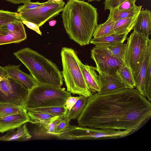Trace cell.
I'll use <instances>...</instances> for the list:
<instances>
[{
	"mask_svg": "<svg viewBox=\"0 0 151 151\" xmlns=\"http://www.w3.org/2000/svg\"><path fill=\"white\" fill-rule=\"evenodd\" d=\"M151 116V104L137 89L126 88L87 98L77 120L79 125L97 129L137 131Z\"/></svg>",
	"mask_w": 151,
	"mask_h": 151,
	"instance_id": "obj_1",
	"label": "cell"
},
{
	"mask_svg": "<svg viewBox=\"0 0 151 151\" xmlns=\"http://www.w3.org/2000/svg\"><path fill=\"white\" fill-rule=\"evenodd\" d=\"M62 12L63 22L70 38L80 46L88 45L98 25L97 9L84 0H68Z\"/></svg>",
	"mask_w": 151,
	"mask_h": 151,
	"instance_id": "obj_2",
	"label": "cell"
},
{
	"mask_svg": "<svg viewBox=\"0 0 151 151\" xmlns=\"http://www.w3.org/2000/svg\"><path fill=\"white\" fill-rule=\"evenodd\" d=\"M27 68L38 84L61 87L63 84L62 72L56 65L37 52L29 47L13 53Z\"/></svg>",
	"mask_w": 151,
	"mask_h": 151,
	"instance_id": "obj_3",
	"label": "cell"
},
{
	"mask_svg": "<svg viewBox=\"0 0 151 151\" xmlns=\"http://www.w3.org/2000/svg\"><path fill=\"white\" fill-rule=\"evenodd\" d=\"M61 56L63 74L68 91L87 98L93 94L84 78L80 65L81 60L75 51L71 48L63 47Z\"/></svg>",
	"mask_w": 151,
	"mask_h": 151,
	"instance_id": "obj_4",
	"label": "cell"
},
{
	"mask_svg": "<svg viewBox=\"0 0 151 151\" xmlns=\"http://www.w3.org/2000/svg\"><path fill=\"white\" fill-rule=\"evenodd\" d=\"M71 93L60 87L38 84L29 90L24 107L32 109L50 106H65Z\"/></svg>",
	"mask_w": 151,
	"mask_h": 151,
	"instance_id": "obj_5",
	"label": "cell"
},
{
	"mask_svg": "<svg viewBox=\"0 0 151 151\" xmlns=\"http://www.w3.org/2000/svg\"><path fill=\"white\" fill-rule=\"evenodd\" d=\"M129 131L97 129L70 125L67 130L55 134L54 136L65 139H116L127 136Z\"/></svg>",
	"mask_w": 151,
	"mask_h": 151,
	"instance_id": "obj_6",
	"label": "cell"
},
{
	"mask_svg": "<svg viewBox=\"0 0 151 151\" xmlns=\"http://www.w3.org/2000/svg\"><path fill=\"white\" fill-rule=\"evenodd\" d=\"M127 40L124 64L133 73L138 71L141 65L149 39L133 31Z\"/></svg>",
	"mask_w": 151,
	"mask_h": 151,
	"instance_id": "obj_7",
	"label": "cell"
},
{
	"mask_svg": "<svg viewBox=\"0 0 151 151\" xmlns=\"http://www.w3.org/2000/svg\"><path fill=\"white\" fill-rule=\"evenodd\" d=\"M65 4L63 0L58 2L48 0L37 8L22 11L18 13L21 21L31 22L40 27L58 15L62 11Z\"/></svg>",
	"mask_w": 151,
	"mask_h": 151,
	"instance_id": "obj_8",
	"label": "cell"
},
{
	"mask_svg": "<svg viewBox=\"0 0 151 151\" xmlns=\"http://www.w3.org/2000/svg\"><path fill=\"white\" fill-rule=\"evenodd\" d=\"M28 92L22 83L10 78H3L0 82V102L24 107Z\"/></svg>",
	"mask_w": 151,
	"mask_h": 151,
	"instance_id": "obj_9",
	"label": "cell"
},
{
	"mask_svg": "<svg viewBox=\"0 0 151 151\" xmlns=\"http://www.w3.org/2000/svg\"><path fill=\"white\" fill-rule=\"evenodd\" d=\"M91 58L94 61L95 70L109 75L116 74L122 63L114 57L106 47L96 46L91 50Z\"/></svg>",
	"mask_w": 151,
	"mask_h": 151,
	"instance_id": "obj_10",
	"label": "cell"
},
{
	"mask_svg": "<svg viewBox=\"0 0 151 151\" xmlns=\"http://www.w3.org/2000/svg\"><path fill=\"white\" fill-rule=\"evenodd\" d=\"M98 73L100 88L98 93H105L126 88L123 81L116 73L109 75L101 72Z\"/></svg>",
	"mask_w": 151,
	"mask_h": 151,
	"instance_id": "obj_11",
	"label": "cell"
},
{
	"mask_svg": "<svg viewBox=\"0 0 151 151\" xmlns=\"http://www.w3.org/2000/svg\"><path fill=\"white\" fill-rule=\"evenodd\" d=\"M27 111L9 115L0 118V133L16 129L30 122Z\"/></svg>",
	"mask_w": 151,
	"mask_h": 151,
	"instance_id": "obj_12",
	"label": "cell"
},
{
	"mask_svg": "<svg viewBox=\"0 0 151 151\" xmlns=\"http://www.w3.org/2000/svg\"><path fill=\"white\" fill-rule=\"evenodd\" d=\"M20 65H9L3 67L9 77L20 82L30 90L38 84L31 75L21 70Z\"/></svg>",
	"mask_w": 151,
	"mask_h": 151,
	"instance_id": "obj_13",
	"label": "cell"
},
{
	"mask_svg": "<svg viewBox=\"0 0 151 151\" xmlns=\"http://www.w3.org/2000/svg\"><path fill=\"white\" fill-rule=\"evenodd\" d=\"M151 59V40L149 39L141 65L137 71L133 73L137 89L146 96L145 80L148 63Z\"/></svg>",
	"mask_w": 151,
	"mask_h": 151,
	"instance_id": "obj_14",
	"label": "cell"
},
{
	"mask_svg": "<svg viewBox=\"0 0 151 151\" xmlns=\"http://www.w3.org/2000/svg\"><path fill=\"white\" fill-rule=\"evenodd\" d=\"M134 31L149 38L151 34V12L147 9L141 10L133 27Z\"/></svg>",
	"mask_w": 151,
	"mask_h": 151,
	"instance_id": "obj_15",
	"label": "cell"
},
{
	"mask_svg": "<svg viewBox=\"0 0 151 151\" xmlns=\"http://www.w3.org/2000/svg\"><path fill=\"white\" fill-rule=\"evenodd\" d=\"M80 65L85 80L92 93L98 92L100 88V85L95 67L85 65L81 61Z\"/></svg>",
	"mask_w": 151,
	"mask_h": 151,
	"instance_id": "obj_16",
	"label": "cell"
},
{
	"mask_svg": "<svg viewBox=\"0 0 151 151\" xmlns=\"http://www.w3.org/2000/svg\"><path fill=\"white\" fill-rule=\"evenodd\" d=\"M138 14L116 21L111 30L109 35H127L133 29Z\"/></svg>",
	"mask_w": 151,
	"mask_h": 151,
	"instance_id": "obj_17",
	"label": "cell"
},
{
	"mask_svg": "<svg viewBox=\"0 0 151 151\" xmlns=\"http://www.w3.org/2000/svg\"><path fill=\"white\" fill-rule=\"evenodd\" d=\"M27 37L25 30L12 32L0 27V45L19 43Z\"/></svg>",
	"mask_w": 151,
	"mask_h": 151,
	"instance_id": "obj_18",
	"label": "cell"
},
{
	"mask_svg": "<svg viewBox=\"0 0 151 151\" xmlns=\"http://www.w3.org/2000/svg\"><path fill=\"white\" fill-rule=\"evenodd\" d=\"M127 35H112L104 37L92 39L90 43L95 46L107 47L112 46L119 43H124Z\"/></svg>",
	"mask_w": 151,
	"mask_h": 151,
	"instance_id": "obj_19",
	"label": "cell"
},
{
	"mask_svg": "<svg viewBox=\"0 0 151 151\" xmlns=\"http://www.w3.org/2000/svg\"><path fill=\"white\" fill-rule=\"evenodd\" d=\"M15 129L10 130L5 135L0 137V141H10L23 140L30 138L32 136L29 134L26 127V123Z\"/></svg>",
	"mask_w": 151,
	"mask_h": 151,
	"instance_id": "obj_20",
	"label": "cell"
},
{
	"mask_svg": "<svg viewBox=\"0 0 151 151\" xmlns=\"http://www.w3.org/2000/svg\"><path fill=\"white\" fill-rule=\"evenodd\" d=\"M116 73L120 78L126 88H134L136 87L133 72L127 65L124 64L122 65L117 70Z\"/></svg>",
	"mask_w": 151,
	"mask_h": 151,
	"instance_id": "obj_21",
	"label": "cell"
},
{
	"mask_svg": "<svg viewBox=\"0 0 151 151\" xmlns=\"http://www.w3.org/2000/svg\"><path fill=\"white\" fill-rule=\"evenodd\" d=\"M142 6H137L131 9L120 10L115 8L110 10L108 18H110L116 21L121 19L132 17L138 14L141 10Z\"/></svg>",
	"mask_w": 151,
	"mask_h": 151,
	"instance_id": "obj_22",
	"label": "cell"
},
{
	"mask_svg": "<svg viewBox=\"0 0 151 151\" xmlns=\"http://www.w3.org/2000/svg\"><path fill=\"white\" fill-rule=\"evenodd\" d=\"M88 98L81 96L72 108L68 111L64 119L69 122L71 119H75L79 116L86 103Z\"/></svg>",
	"mask_w": 151,
	"mask_h": 151,
	"instance_id": "obj_23",
	"label": "cell"
},
{
	"mask_svg": "<svg viewBox=\"0 0 151 151\" xmlns=\"http://www.w3.org/2000/svg\"><path fill=\"white\" fill-rule=\"evenodd\" d=\"M27 111L25 108L16 104L0 102V118Z\"/></svg>",
	"mask_w": 151,
	"mask_h": 151,
	"instance_id": "obj_24",
	"label": "cell"
},
{
	"mask_svg": "<svg viewBox=\"0 0 151 151\" xmlns=\"http://www.w3.org/2000/svg\"><path fill=\"white\" fill-rule=\"evenodd\" d=\"M68 111V109L65 106H63L39 108L29 109L27 111L45 113L64 119L65 118Z\"/></svg>",
	"mask_w": 151,
	"mask_h": 151,
	"instance_id": "obj_25",
	"label": "cell"
},
{
	"mask_svg": "<svg viewBox=\"0 0 151 151\" xmlns=\"http://www.w3.org/2000/svg\"><path fill=\"white\" fill-rule=\"evenodd\" d=\"M115 22L113 19L108 18L104 23L98 24L94 31L93 38H100L109 35L111 30Z\"/></svg>",
	"mask_w": 151,
	"mask_h": 151,
	"instance_id": "obj_26",
	"label": "cell"
},
{
	"mask_svg": "<svg viewBox=\"0 0 151 151\" xmlns=\"http://www.w3.org/2000/svg\"><path fill=\"white\" fill-rule=\"evenodd\" d=\"M27 111L30 119V122L34 124H40L49 123L59 118H61L45 113Z\"/></svg>",
	"mask_w": 151,
	"mask_h": 151,
	"instance_id": "obj_27",
	"label": "cell"
},
{
	"mask_svg": "<svg viewBox=\"0 0 151 151\" xmlns=\"http://www.w3.org/2000/svg\"><path fill=\"white\" fill-rule=\"evenodd\" d=\"M126 45V43H120L114 46L106 47L109 50L114 57L118 59L123 64H124Z\"/></svg>",
	"mask_w": 151,
	"mask_h": 151,
	"instance_id": "obj_28",
	"label": "cell"
},
{
	"mask_svg": "<svg viewBox=\"0 0 151 151\" xmlns=\"http://www.w3.org/2000/svg\"><path fill=\"white\" fill-rule=\"evenodd\" d=\"M15 20L21 21L18 12L0 10V27Z\"/></svg>",
	"mask_w": 151,
	"mask_h": 151,
	"instance_id": "obj_29",
	"label": "cell"
},
{
	"mask_svg": "<svg viewBox=\"0 0 151 151\" xmlns=\"http://www.w3.org/2000/svg\"><path fill=\"white\" fill-rule=\"evenodd\" d=\"M145 91L146 97L148 101H151V59L147 65L145 80Z\"/></svg>",
	"mask_w": 151,
	"mask_h": 151,
	"instance_id": "obj_30",
	"label": "cell"
},
{
	"mask_svg": "<svg viewBox=\"0 0 151 151\" xmlns=\"http://www.w3.org/2000/svg\"><path fill=\"white\" fill-rule=\"evenodd\" d=\"M62 119L63 118H59L51 122L41 124L40 125L43 127L47 133L52 135L55 133V127L57 125Z\"/></svg>",
	"mask_w": 151,
	"mask_h": 151,
	"instance_id": "obj_31",
	"label": "cell"
},
{
	"mask_svg": "<svg viewBox=\"0 0 151 151\" xmlns=\"http://www.w3.org/2000/svg\"><path fill=\"white\" fill-rule=\"evenodd\" d=\"M127 0H105L104 3V10H111L116 8ZM136 1L137 0H133Z\"/></svg>",
	"mask_w": 151,
	"mask_h": 151,
	"instance_id": "obj_32",
	"label": "cell"
},
{
	"mask_svg": "<svg viewBox=\"0 0 151 151\" xmlns=\"http://www.w3.org/2000/svg\"><path fill=\"white\" fill-rule=\"evenodd\" d=\"M44 3L45 2L40 3L39 2H32L29 1L24 4L23 5L19 6L17 9V12L19 13L22 11L37 8L43 5Z\"/></svg>",
	"mask_w": 151,
	"mask_h": 151,
	"instance_id": "obj_33",
	"label": "cell"
},
{
	"mask_svg": "<svg viewBox=\"0 0 151 151\" xmlns=\"http://www.w3.org/2000/svg\"><path fill=\"white\" fill-rule=\"evenodd\" d=\"M70 126L69 122L66 121L64 119H62L57 125L55 133L52 134L65 131L69 129Z\"/></svg>",
	"mask_w": 151,
	"mask_h": 151,
	"instance_id": "obj_34",
	"label": "cell"
},
{
	"mask_svg": "<svg viewBox=\"0 0 151 151\" xmlns=\"http://www.w3.org/2000/svg\"><path fill=\"white\" fill-rule=\"evenodd\" d=\"M135 1L133 0H127L121 4L116 8L120 10L131 9L136 5L135 4Z\"/></svg>",
	"mask_w": 151,
	"mask_h": 151,
	"instance_id": "obj_35",
	"label": "cell"
},
{
	"mask_svg": "<svg viewBox=\"0 0 151 151\" xmlns=\"http://www.w3.org/2000/svg\"><path fill=\"white\" fill-rule=\"evenodd\" d=\"M81 95L78 96H72L68 97L65 103V106L69 110L75 104L77 100L80 98Z\"/></svg>",
	"mask_w": 151,
	"mask_h": 151,
	"instance_id": "obj_36",
	"label": "cell"
},
{
	"mask_svg": "<svg viewBox=\"0 0 151 151\" xmlns=\"http://www.w3.org/2000/svg\"><path fill=\"white\" fill-rule=\"evenodd\" d=\"M21 21L23 24L25 25L28 28L35 31L40 35H42V33L40 30V27L34 23L27 21L22 20Z\"/></svg>",
	"mask_w": 151,
	"mask_h": 151,
	"instance_id": "obj_37",
	"label": "cell"
},
{
	"mask_svg": "<svg viewBox=\"0 0 151 151\" xmlns=\"http://www.w3.org/2000/svg\"><path fill=\"white\" fill-rule=\"evenodd\" d=\"M6 1L14 4H18L21 3L25 4L31 1V0H5Z\"/></svg>",
	"mask_w": 151,
	"mask_h": 151,
	"instance_id": "obj_38",
	"label": "cell"
},
{
	"mask_svg": "<svg viewBox=\"0 0 151 151\" xmlns=\"http://www.w3.org/2000/svg\"><path fill=\"white\" fill-rule=\"evenodd\" d=\"M0 76L3 78L8 77L3 67H2L1 66H0Z\"/></svg>",
	"mask_w": 151,
	"mask_h": 151,
	"instance_id": "obj_39",
	"label": "cell"
},
{
	"mask_svg": "<svg viewBox=\"0 0 151 151\" xmlns=\"http://www.w3.org/2000/svg\"><path fill=\"white\" fill-rule=\"evenodd\" d=\"M56 20H52L49 22V24L50 26H53L56 24Z\"/></svg>",
	"mask_w": 151,
	"mask_h": 151,
	"instance_id": "obj_40",
	"label": "cell"
},
{
	"mask_svg": "<svg viewBox=\"0 0 151 151\" xmlns=\"http://www.w3.org/2000/svg\"><path fill=\"white\" fill-rule=\"evenodd\" d=\"M87 0L89 2H91L92 1H99L101 0Z\"/></svg>",
	"mask_w": 151,
	"mask_h": 151,
	"instance_id": "obj_41",
	"label": "cell"
},
{
	"mask_svg": "<svg viewBox=\"0 0 151 151\" xmlns=\"http://www.w3.org/2000/svg\"><path fill=\"white\" fill-rule=\"evenodd\" d=\"M55 2H58L61 1L62 0H52Z\"/></svg>",
	"mask_w": 151,
	"mask_h": 151,
	"instance_id": "obj_42",
	"label": "cell"
},
{
	"mask_svg": "<svg viewBox=\"0 0 151 151\" xmlns=\"http://www.w3.org/2000/svg\"><path fill=\"white\" fill-rule=\"evenodd\" d=\"M3 78L1 76H0V82L3 80Z\"/></svg>",
	"mask_w": 151,
	"mask_h": 151,
	"instance_id": "obj_43",
	"label": "cell"
}]
</instances>
